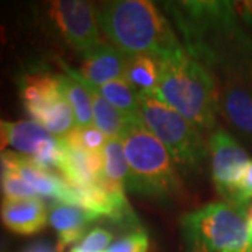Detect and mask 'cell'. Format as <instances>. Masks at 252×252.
I'll return each instance as SVG.
<instances>
[{
	"label": "cell",
	"instance_id": "obj_1",
	"mask_svg": "<svg viewBox=\"0 0 252 252\" xmlns=\"http://www.w3.org/2000/svg\"><path fill=\"white\" fill-rule=\"evenodd\" d=\"M185 52L209 72L237 74L252 58V44L240 27L234 3L217 0L164 1Z\"/></svg>",
	"mask_w": 252,
	"mask_h": 252
},
{
	"label": "cell",
	"instance_id": "obj_2",
	"mask_svg": "<svg viewBox=\"0 0 252 252\" xmlns=\"http://www.w3.org/2000/svg\"><path fill=\"white\" fill-rule=\"evenodd\" d=\"M99 28L127 58L150 55L160 62L185 52L171 24L153 1L114 0L97 9Z\"/></svg>",
	"mask_w": 252,
	"mask_h": 252
},
{
	"label": "cell",
	"instance_id": "obj_3",
	"mask_svg": "<svg viewBox=\"0 0 252 252\" xmlns=\"http://www.w3.org/2000/svg\"><path fill=\"white\" fill-rule=\"evenodd\" d=\"M160 63V81L152 93L202 133L212 132L220 105V94L213 74L187 52Z\"/></svg>",
	"mask_w": 252,
	"mask_h": 252
},
{
	"label": "cell",
	"instance_id": "obj_4",
	"mask_svg": "<svg viewBox=\"0 0 252 252\" xmlns=\"http://www.w3.org/2000/svg\"><path fill=\"white\" fill-rule=\"evenodd\" d=\"M129 167L126 189L160 203L182 196V181L171 156L140 119H130L122 136Z\"/></svg>",
	"mask_w": 252,
	"mask_h": 252
},
{
	"label": "cell",
	"instance_id": "obj_5",
	"mask_svg": "<svg viewBox=\"0 0 252 252\" xmlns=\"http://www.w3.org/2000/svg\"><path fill=\"white\" fill-rule=\"evenodd\" d=\"M140 121L165 147L177 168L199 172L209 156L203 133L153 93L139 91Z\"/></svg>",
	"mask_w": 252,
	"mask_h": 252
},
{
	"label": "cell",
	"instance_id": "obj_6",
	"mask_svg": "<svg viewBox=\"0 0 252 252\" xmlns=\"http://www.w3.org/2000/svg\"><path fill=\"white\" fill-rule=\"evenodd\" d=\"M181 231L193 252H238L250 247L247 207L215 202L181 219Z\"/></svg>",
	"mask_w": 252,
	"mask_h": 252
},
{
	"label": "cell",
	"instance_id": "obj_7",
	"mask_svg": "<svg viewBox=\"0 0 252 252\" xmlns=\"http://www.w3.org/2000/svg\"><path fill=\"white\" fill-rule=\"evenodd\" d=\"M48 16L63 41L81 56H86L101 44L97 9L90 1H51Z\"/></svg>",
	"mask_w": 252,
	"mask_h": 252
},
{
	"label": "cell",
	"instance_id": "obj_8",
	"mask_svg": "<svg viewBox=\"0 0 252 252\" xmlns=\"http://www.w3.org/2000/svg\"><path fill=\"white\" fill-rule=\"evenodd\" d=\"M212 154V177L219 195L224 202L234 203L235 192L250 165V157L228 133L217 130L209 139Z\"/></svg>",
	"mask_w": 252,
	"mask_h": 252
},
{
	"label": "cell",
	"instance_id": "obj_9",
	"mask_svg": "<svg viewBox=\"0 0 252 252\" xmlns=\"http://www.w3.org/2000/svg\"><path fill=\"white\" fill-rule=\"evenodd\" d=\"M129 58L111 44L101 42L97 48L83 56L79 76L94 87L109 81L126 79Z\"/></svg>",
	"mask_w": 252,
	"mask_h": 252
},
{
	"label": "cell",
	"instance_id": "obj_10",
	"mask_svg": "<svg viewBox=\"0 0 252 252\" xmlns=\"http://www.w3.org/2000/svg\"><path fill=\"white\" fill-rule=\"evenodd\" d=\"M0 221L14 234L34 235L48 224V209L39 198H3L0 203Z\"/></svg>",
	"mask_w": 252,
	"mask_h": 252
},
{
	"label": "cell",
	"instance_id": "obj_11",
	"mask_svg": "<svg viewBox=\"0 0 252 252\" xmlns=\"http://www.w3.org/2000/svg\"><path fill=\"white\" fill-rule=\"evenodd\" d=\"M101 221V217L74 205L54 202L48 207V223L58 234V250L64 251L70 244L81 241L91 224Z\"/></svg>",
	"mask_w": 252,
	"mask_h": 252
},
{
	"label": "cell",
	"instance_id": "obj_12",
	"mask_svg": "<svg viewBox=\"0 0 252 252\" xmlns=\"http://www.w3.org/2000/svg\"><path fill=\"white\" fill-rule=\"evenodd\" d=\"M58 172L70 185H97L102 180V152L89 153L63 143V157Z\"/></svg>",
	"mask_w": 252,
	"mask_h": 252
},
{
	"label": "cell",
	"instance_id": "obj_13",
	"mask_svg": "<svg viewBox=\"0 0 252 252\" xmlns=\"http://www.w3.org/2000/svg\"><path fill=\"white\" fill-rule=\"evenodd\" d=\"M18 89L27 112L63 97L61 74L46 72L42 69L23 73L18 81Z\"/></svg>",
	"mask_w": 252,
	"mask_h": 252
},
{
	"label": "cell",
	"instance_id": "obj_14",
	"mask_svg": "<svg viewBox=\"0 0 252 252\" xmlns=\"http://www.w3.org/2000/svg\"><path fill=\"white\" fill-rule=\"evenodd\" d=\"M73 73L87 87V90L90 93L94 126L107 136V139H115V137L122 139L126 127H127V124L132 118H127L121 111H118L114 105H111L108 101L97 91V89L89 84L87 81L83 80L76 70H73Z\"/></svg>",
	"mask_w": 252,
	"mask_h": 252
},
{
	"label": "cell",
	"instance_id": "obj_15",
	"mask_svg": "<svg viewBox=\"0 0 252 252\" xmlns=\"http://www.w3.org/2000/svg\"><path fill=\"white\" fill-rule=\"evenodd\" d=\"M127 172L122 139H108L102 149V180L99 184L111 192L125 193Z\"/></svg>",
	"mask_w": 252,
	"mask_h": 252
},
{
	"label": "cell",
	"instance_id": "obj_16",
	"mask_svg": "<svg viewBox=\"0 0 252 252\" xmlns=\"http://www.w3.org/2000/svg\"><path fill=\"white\" fill-rule=\"evenodd\" d=\"M27 114L55 137L66 136L76 126L73 109L64 95L39 108L31 109Z\"/></svg>",
	"mask_w": 252,
	"mask_h": 252
},
{
	"label": "cell",
	"instance_id": "obj_17",
	"mask_svg": "<svg viewBox=\"0 0 252 252\" xmlns=\"http://www.w3.org/2000/svg\"><path fill=\"white\" fill-rule=\"evenodd\" d=\"M64 73L61 74V87L64 98L67 99L74 114L76 126L94 125L93 117V105H91L90 93L87 87L81 83L73 73V69L62 64Z\"/></svg>",
	"mask_w": 252,
	"mask_h": 252
},
{
	"label": "cell",
	"instance_id": "obj_18",
	"mask_svg": "<svg viewBox=\"0 0 252 252\" xmlns=\"http://www.w3.org/2000/svg\"><path fill=\"white\" fill-rule=\"evenodd\" d=\"M225 115L231 125L244 135L252 137V93L230 86L220 95Z\"/></svg>",
	"mask_w": 252,
	"mask_h": 252
},
{
	"label": "cell",
	"instance_id": "obj_19",
	"mask_svg": "<svg viewBox=\"0 0 252 252\" xmlns=\"http://www.w3.org/2000/svg\"><path fill=\"white\" fill-rule=\"evenodd\" d=\"M95 89L111 105H114L124 115L132 119H140L139 91L126 79L109 81Z\"/></svg>",
	"mask_w": 252,
	"mask_h": 252
},
{
	"label": "cell",
	"instance_id": "obj_20",
	"mask_svg": "<svg viewBox=\"0 0 252 252\" xmlns=\"http://www.w3.org/2000/svg\"><path fill=\"white\" fill-rule=\"evenodd\" d=\"M161 74V63L150 55H137L129 58L126 80L137 91H156Z\"/></svg>",
	"mask_w": 252,
	"mask_h": 252
},
{
	"label": "cell",
	"instance_id": "obj_21",
	"mask_svg": "<svg viewBox=\"0 0 252 252\" xmlns=\"http://www.w3.org/2000/svg\"><path fill=\"white\" fill-rule=\"evenodd\" d=\"M51 135L35 121H18L10 122V140L9 144L20 154H32L45 140L51 139Z\"/></svg>",
	"mask_w": 252,
	"mask_h": 252
},
{
	"label": "cell",
	"instance_id": "obj_22",
	"mask_svg": "<svg viewBox=\"0 0 252 252\" xmlns=\"http://www.w3.org/2000/svg\"><path fill=\"white\" fill-rule=\"evenodd\" d=\"M66 146L89 152V153H98L102 152L104 146L107 143V136L94 125L91 126H74L66 136L61 137Z\"/></svg>",
	"mask_w": 252,
	"mask_h": 252
},
{
	"label": "cell",
	"instance_id": "obj_23",
	"mask_svg": "<svg viewBox=\"0 0 252 252\" xmlns=\"http://www.w3.org/2000/svg\"><path fill=\"white\" fill-rule=\"evenodd\" d=\"M0 190L6 199L38 198L32 188L26 182V180L14 170L1 168Z\"/></svg>",
	"mask_w": 252,
	"mask_h": 252
},
{
	"label": "cell",
	"instance_id": "obj_24",
	"mask_svg": "<svg viewBox=\"0 0 252 252\" xmlns=\"http://www.w3.org/2000/svg\"><path fill=\"white\" fill-rule=\"evenodd\" d=\"M112 240L114 234L111 231L102 227H95L70 252H105L112 244Z\"/></svg>",
	"mask_w": 252,
	"mask_h": 252
},
{
	"label": "cell",
	"instance_id": "obj_25",
	"mask_svg": "<svg viewBox=\"0 0 252 252\" xmlns=\"http://www.w3.org/2000/svg\"><path fill=\"white\" fill-rule=\"evenodd\" d=\"M149 237L144 230L126 233L119 240L114 241L105 252H147Z\"/></svg>",
	"mask_w": 252,
	"mask_h": 252
},
{
	"label": "cell",
	"instance_id": "obj_26",
	"mask_svg": "<svg viewBox=\"0 0 252 252\" xmlns=\"http://www.w3.org/2000/svg\"><path fill=\"white\" fill-rule=\"evenodd\" d=\"M252 199V161L250 162L247 171L244 174L243 180L240 182L237 192H235L234 203L235 206L248 207V203Z\"/></svg>",
	"mask_w": 252,
	"mask_h": 252
},
{
	"label": "cell",
	"instance_id": "obj_27",
	"mask_svg": "<svg viewBox=\"0 0 252 252\" xmlns=\"http://www.w3.org/2000/svg\"><path fill=\"white\" fill-rule=\"evenodd\" d=\"M21 252H59V250H58V245L49 243L46 240H38L26 245Z\"/></svg>",
	"mask_w": 252,
	"mask_h": 252
},
{
	"label": "cell",
	"instance_id": "obj_28",
	"mask_svg": "<svg viewBox=\"0 0 252 252\" xmlns=\"http://www.w3.org/2000/svg\"><path fill=\"white\" fill-rule=\"evenodd\" d=\"M235 11L243 17V20L252 27V1H240L234 3Z\"/></svg>",
	"mask_w": 252,
	"mask_h": 252
},
{
	"label": "cell",
	"instance_id": "obj_29",
	"mask_svg": "<svg viewBox=\"0 0 252 252\" xmlns=\"http://www.w3.org/2000/svg\"><path fill=\"white\" fill-rule=\"evenodd\" d=\"M10 140V122H4L0 119V153L4 152V147Z\"/></svg>",
	"mask_w": 252,
	"mask_h": 252
},
{
	"label": "cell",
	"instance_id": "obj_30",
	"mask_svg": "<svg viewBox=\"0 0 252 252\" xmlns=\"http://www.w3.org/2000/svg\"><path fill=\"white\" fill-rule=\"evenodd\" d=\"M247 224L250 233V247H252V205L247 207Z\"/></svg>",
	"mask_w": 252,
	"mask_h": 252
},
{
	"label": "cell",
	"instance_id": "obj_31",
	"mask_svg": "<svg viewBox=\"0 0 252 252\" xmlns=\"http://www.w3.org/2000/svg\"><path fill=\"white\" fill-rule=\"evenodd\" d=\"M7 248H9V243L3 237H0V252H7Z\"/></svg>",
	"mask_w": 252,
	"mask_h": 252
},
{
	"label": "cell",
	"instance_id": "obj_32",
	"mask_svg": "<svg viewBox=\"0 0 252 252\" xmlns=\"http://www.w3.org/2000/svg\"><path fill=\"white\" fill-rule=\"evenodd\" d=\"M238 252H252V247H248V248H245L243 251H238Z\"/></svg>",
	"mask_w": 252,
	"mask_h": 252
}]
</instances>
